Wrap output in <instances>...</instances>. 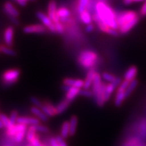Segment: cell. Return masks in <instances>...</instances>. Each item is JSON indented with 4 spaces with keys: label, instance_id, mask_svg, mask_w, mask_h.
Masks as SVG:
<instances>
[{
    "label": "cell",
    "instance_id": "1",
    "mask_svg": "<svg viewBox=\"0 0 146 146\" xmlns=\"http://www.w3.org/2000/svg\"><path fill=\"white\" fill-rule=\"evenodd\" d=\"M93 21H100L110 28L118 31L117 14L114 10L104 1H96L94 5Z\"/></svg>",
    "mask_w": 146,
    "mask_h": 146
},
{
    "label": "cell",
    "instance_id": "2",
    "mask_svg": "<svg viewBox=\"0 0 146 146\" xmlns=\"http://www.w3.org/2000/svg\"><path fill=\"white\" fill-rule=\"evenodd\" d=\"M118 32L120 34H127L137 25L139 21V16L133 10L123 11L117 14Z\"/></svg>",
    "mask_w": 146,
    "mask_h": 146
},
{
    "label": "cell",
    "instance_id": "3",
    "mask_svg": "<svg viewBox=\"0 0 146 146\" xmlns=\"http://www.w3.org/2000/svg\"><path fill=\"white\" fill-rule=\"evenodd\" d=\"M98 60V56L92 50H83L78 56V63L85 69L94 68Z\"/></svg>",
    "mask_w": 146,
    "mask_h": 146
},
{
    "label": "cell",
    "instance_id": "4",
    "mask_svg": "<svg viewBox=\"0 0 146 146\" xmlns=\"http://www.w3.org/2000/svg\"><path fill=\"white\" fill-rule=\"evenodd\" d=\"M21 76V70L18 68H12L5 70L3 73L1 79L3 83L6 86H10L18 81Z\"/></svg>",
    "mask_w": 146,
    "mask_h": 146
},
{
    "label": "cell",
    "instance_id": "5",
    "mask_svg": "<svg viewBox=\"0 0 146 146\" xmlns=\"http://www.w3.org/2000/svg\"><path fill=\"white\" fill-rule=\"evenodd\" d=\"M36 17L39 19V21L41 22L43 25L46 27L47 29H48L50 32L55 33H56V26H55V23L54 21H52L51 18L49 17L48 15L45 14L43 12L39 11V12H36Z\"/></svg>",
    "mask_w": 146,
    "mask_h": 146
},
{
    "label": "cell",
    "instance_id": "6",
    "mask_svg": "<svg viewBox=\"0 0 146 146\" xmlns=\"http://www.w3.org/2000/svg\"><path fill=\"white\" fill-rule=\"evenodd\" d=\"M23 31L26 34H43L47 32V29L41 24H33L25 26Z\"/></svg>",
    "mask_w": 146,
    "mask_h": 146
},
{
    "label": "cell",
    "instance_id": "7",
    "mask_svg": "<svg viewBox=\"0 0 146 146\" xmlns=\"http://www.w3.org/2000/svg\"><path fill=\"white\" fill-rule=\"evenodd\" d=\"M57 2L56 0H51L47 5V15L54 21V23L60 21L57 15Z\"/></svg>",
    "mask_w": 146,
    "mask_h": 146
},
{
    "label": "cell",
    "instance_id": "8",
    "mask_svg": "<svg viewBox=\"0 0 146 146\" xmlns=\"http://www.w3.org/2000/svg\"><path fill=\"white\" fill-rule=\"evenodd\" d=\"M121 82H122L121 78L116 77L114 82L107 84L106 87L105 94H104V100L106 102H108L110 100V98L111 96L112 95L113 92H114V91L115 90V89L119 86L120 84L121 83Z\"/></svg>",
    "mask_w": 146,
    "mask_h": 146
},
{
    "label": "cell",
    "instance_id": "9",
    "mask_svg": "<svg viewBox=\"0 0 146 146\" xmlns=\"http://www.w3.org/2000/svg\"><path fill=\"white\" fill-rule=\"evenodd\" d=\"M3 11L9 18H18L20 15L19 11L10 1H7L3 5Z\"/></svg>",
    "mask_w": 146,
    "mask_h": 146
},
{
    "label": "cell",
    "instance_id": "10",
    "mask_svg": "<svg viewBox=\"0 0 146 146\" xmlns=\"http://www.w3.org/2000/svg\"><path fill=\"white\" fill-rule=\"evenodd\" d=\"M63 89L66 91V99L69 100L70 102H72L76 98L77 96H79L80 91L81 89L77 88V87H68L63 85Z\"/></svg>",
    "mask_w": 146,
    "mask_h": 146
},
{
    "label": "cell",
    "instance_id": "11",
    "mask_svg": "<svg viewBox=\"0 0 146 146\" xmlns=\"http://www.w3.org/2000/svg\"><path fill=\"white\" fill-rule=\"evenodd\" d=\"M14 35V29L13 27L9 26L5 29L3 33V39L5 45L8 47H12L13 45Z\"/></svg>",
    "mask_w": 146,
    "mask_h": 146
},
{
    "label": "cell",
    "instance_id": "12",
    "mask_svg": "<svg viewBox=\"0 0 146 146\" xmlns=\"http://www.w3.org/2000/svg\"><path fill=\"white\" fill-rule=\"evenodd\" d=\"M16 123L22 124L27 126L31 125H39V119L37 118L30 117V116H18Z\"/></svg>",
    "mask_w": 146,
    "mask_h": 146
},
{
    "label": "cell",
    "instance_id": "13",
    "mask_svg": "<svg viewBox=\"0 0 146 146\" xmlns=\"http://www.w3.org/2000/svg\"><path fill=\"white\" fill-rule=\"evenodd\" d=\"M64 85L68 87H77V88L81 89L83 88L84 81L81 79H77V78H66L63 80Z\"/></svg>",
    "mask_w": 146,
    "mask_h": 146
},
{
    "label": "cell",
    "instance_id": "14",
    "mask_svg": "<svg viewBox=\"0 0 146 146\" xmlns=\"http://www.w3.org/2000/svg\"><path fill=\"white\" fill-rule=\"evenodd\" d=\"M16 128H17V133H16L14 139H15L16 141L21 142L25 137V135L27 134V126L25 125H22V124H18L16 125Z\"/></svg>",
    "mask_w": 146,
    "mask_h": 146
},
{
    "label": "cell",
    "instance_id": "15",
    "mask_svg": "<svg viewBox=\"0 0 146 146\" xmlns=\"http://www.w3.org/2000/svg\"><path fill=\"white\" fill-rule=\"evenodd\" d=\"M96 71L95 70L94 68H91L90 70H88L87 73V76L85 79L84 80V85L83 89H89L92 87L93 81H94V75L96 74Z\"/></svg>",
    "mask_w": 146,
    "mask_h": 146
},
{
    "label": "cell",
    "instance_id": "16",
    "mask_svg": "<svg viewBox=\"0 0 146 146\" xmlns=\"http://www.w3.org/2000/svg\"><path fill=\"white\" fill-rule=\"evenodd\" d=\"M103 82L102 81V76L99 72H96L94 75V81L92 84V92L94 94V97L97 94L100 89L101 88Z\"/></svg>",
    "mask_w": 146,
    "mask_h": 146
},
{
    "label": "cell",
    "instance_id": "17",
    "mask_svg": "<svg viewBox=\"0 0 146 146\" xmlns=\"http://www.w3.org/2000/svg\"><path fill=\"white\" fill-rule=\"evenodd\" d=\"M57 15L60 18L61 23H64L69 19L70 16V11L64 6H61L58 8Z\"/></svg>",
    "mask_w": 146,
    "mask_h": 146
},
{
    "label": "cell",
    "instance_id": "18",
    "mask_svg": "<svg viewBox=\"0 0 146 146\" xmlns=\"http://www.w3.org/2000/svg\"><path fill=\"white\" fill-rule=\"evenodd\" d=\"M137 74V68L135 66H132L129 67L126 71L124 74V78L125 81L131 82L135 79Z\"/></svg>",
    "mask_w": 146,
    "mask_h": 146
},
{
    "label": "cell",
    "instance_id": "19",
    "mask_svg": "<svg viewBox=\"0 0 146 146\" xmlns=\"http://www.w3.org/2000/svg\"><path fill=\"white\" fill-rule=\"evenodd\" d=\"M117 91H116V97L114 100V105L116 107H119L122 105L124 100H125V90L120 89V87H117Z\"/></svg>",
    "mask_w": 146,
    "mask_h": 146
},
{
    "label": "cell",
    "instance_id": "20",
    "mask_svg": "<svg viewBox=\"0 0 146 146\" xmlns=\"http://www.w3.org/2000/svg\"><path fill=\"white\" fill-rule=\"evenodd\" d=\"M31 112L33 114L36 118L43 122H46L48 120V116L44 114V112L39 108L33 106L31 108Z\"/></svg>",
    "mask_w": 146,
    "mask_h": 146
},
{
    "label": "cell",
    "instance_id": "21",
    "mask_svg": "<svg viewBox=\"0 0 146 146\" xmlns=\"http://www.w3.org/2000/svg\"><path fill=\"white\" fill-rule=\"evenodd\" d=\"M80 15V19H81V22L85 25H89V24L92 23L93 21V16L91 15V12L87 10H85L81 12Z\"/></svg>",
    "mask_w": 146,
    "mask_h": 146
},
{
    "label": "cell",
    "instance_id": "22",
    "mask_svg": "<svg viewBox=\"0 0 146 146\" xmlns=\"http://www.w3.org/2000/svg\"><path fill=\"white\" fill-rule=\"evenodd\" d=\"M70 102L69 100L65 99L63 101H62L60 104H58L57 106L56 107V112H57V114H61L64 112V111L68 108L70 104Z\"/></svg>",
    "mask_w": 146,
    "mask_h": 146
},
{
    "label": "cell",
    "instance_id": "23",
    "mask_svg": "<svg viewBox=\"0 0 146 146\" xmlns=\"http://www.w3.org/2000/svg\"><path fill=\"white\" fill-rule=\"evenodd\" d=\"M70 136H74L76 131V127L78 125V118L76 116H72L70 118Z\"/></svg>",
    "mask_w": 146,
    "mask_h": 146
},
{
    "label": "cell",
    "instance_id": "24",
    "mask_svg": "<svg viewBox=\"0 0 146 146\" xmlns=\"http://www.w3.org/2000/svg\"><path fill=\"white\" fill-rule=\"evenodd\" d=\"M60 135L64 139L67 138L70 135V123H69V121H65L63 123L61 128Z\"/></svg>",
    "mask_w": 146,
    "mask_h": 146
},
{
    "label": "cell",
    "instance_id": "25",
    "mask_svg": "<svg viewBox=\"0 0 146 146\" xmlns=\"http://www.w3.org/2000/svg\"><path fill=\"white\" fill-rule=\"evenodd\" d=\"M91 0H78L77 2V12L81 14L83 11L87 10V7L90 3Z\"/></svg>",
    "mask_w": 146,
    "mask_h": 146
},
{
    "label": "cell",
    "instance_id": "26",
    "mask_svg": "<svg viewBox=\"0 0 146 146\" xmlns=\"http://www.w3.org/2000/svg\"><path fill=\"white\" fill-rule=\"evenodd\" d=\"M36 129H35V125H31L29 126L28 128V130L27 131V134H26V137L27 141H28L29 143L32 141L33 139L36 137Z\"/></svg>",
    "mask_w": 146,
    "mask_h": 146
},
{
    "label": "cell",
    "instance_id": "27",
    "mask_svg": "<svg viewBox=\"0 0 146 146\" xmlns=\"http://www.w3.org/2000/svg\"><path fill=\"white\" fill-rule=\"evenodd\" d=\"M137 85H138V81L136 79H135L134 81L130 82L129 86H128V87L125 91L126 98H128V97H129V96L132 94V92L135 90V89L137 86Z\"/></svg>",
    "mask_w": 146,
    "mask_h": 146
},
{
    "label": "cell",
    "instance_id": "28",
    "mask_svg": "<svg viewBox=\"0 0 146 146\" xmlns=\"http://www.w3.org/2000/svg\"><path fill=\"white\" fill-rule=\"evenodd\" d=\"M0 51L1 52L3 53V54L8 55L10 56H16V52L14 50H12V48H10V47L5 46V45H1L0 46Z\"/></svg>",
    "mask_w": 146,
    "mask_h": 146
},
{
    "label": "cell",
    "instance_id": "29",
    "mask_svg": "<svg viewBox=\"0 0 146 146\" xmlns=\"http://www.w3.org/2000/svg\"><path fill=\"white\" fill-rule=\"evenodd\" d=\"M141 144V141L138 138L132 137L126 141L123 144V146H139Z\"/></svg>",
    "mask_w": 146,
    "mask_h": 146
},
{
    "label": "cell",
    "instance_id": "30",
    "mask_svg": "<svg viewBox=\"0 0 146 146\" xmlns=\"http://www.w3.org/2000/svg\"><path fill=\"white\" fill-rule=\"evenodd\" d=\"M0 118H1V122H2L3 127L6 129H8L9 127H11L12 125L10 123V118H9L8 116H5L4 114H0Z\"/></svg>",
    "mask_w": 146,
    "mask_h": 146
},
{
    "label": "cell",
    "instance_id": "31",
    "mask_svg": "<svg viewBox=\"0 0 146 146\" xmlns=\"http://www.w3.org/2000/svg\"><path fill=\"white\" fill-rule=\"evenodd\" d=\"M102 77L104 78V81L108 82L109 83L114 82L116 78V77H115L114 75H113V74H110V73H108V72H104L103 74H102Z\"/></svg>",
    "mask_w": 146,
    "mask_h": 146
},
{
    "label": "cell",
    "instance_id": "32",
    "mask_svg": "<svg viewBox=\"0 0 146 146\" xmlns=\"http://www.w3.org/2000/svg\"><path fill=\"white\" fill-rule=\"evenodd\" d=\"M18 118V112L16 110H14L12 111V113H11L10 116L9 117L10 120V123L12 125H16V120H17Z\"/></svg>",
    "mask_w": 146,
    "mask_h": 146
},
{
    "label": "cell",
    "instance_id": "33",
    "mask_svg": "<svg viewBox=\"0 0 146 146\" xmlns=\"http://www.w3.org/2000/svg\"><path fill=\"white\" fill-rule=\"evenodd\" d=\"M30 100L33 104L35 107L39 108H41L43 104V102L40 101V100L38 99V98H36V97H31Z\"/></svg>",
    "mask_w": 146,
    "mask_h": 146
},
{
    "label": "cell",
    "instance_id": "34",
    "mask_svg": "<svg viewBox=\"0 0 146 146\" xmlns=\"http://www.w3.org/2000/svg\"><path fill=\"white\" fill-rule=\"evenodd\" d=\"M55 26H56V33L58 34H63L64 33V27L61 22H58V23H55Z\"/></svg>",
    "mask_w": 146,
    "mask_h": 146
},
{
    "label": "cell",
    "instance_id": "35",
    "mask_svg": "<svg viewBox=\"0 0 146 146\" xmlns=\"http://www.w3.org/2000/svg\"><path fill=\"white\" fill-rule=\"evenodd\" d=\"M79 96H82L85 98H91V97L94 96V94H93L92 91H89V89H83V90L80 91Z\"/></svg>",
    "mask_w": 146,
    "mask_h": 146
},
{
    "label": "cell",
    "instance_id": "36",
    "mask_svg": "<svg viewBox=\"0 0 146 146\" xmlns=\"http://www.w3.org/2000/svg\"><path fill=\"white\" fill-rule=\"evenodd\" d=\"M35 129H36V132L38 131V132L44 133H47L49 132L48 127H47L46 126L37 125H35Z\"/></svg>",
    "mask_w": 146,
    "mask_h": 146
},
{
    "label": "cell",
    "instance_id": "37",
    "mask_svg": "<svg viewBox=\"0 0 146 146\" xmlns=\"http://www.w3.org/2000/svg\"><path fill=\"white\" fill-rule=\"evenodd\" d=\"M56 139H57L59 146H68L67 145V143H66V141H64V139L61 135L56 136Z\"/></svg>",
    "mask_w": 146,
    "mask_h": 146
},
{
    "label": "cell",
    "instance_id": "38",
    "mask_svg": "<svg viewBox=\"0 0 146 146\" xmlns=\"http://www.w3.org/2000/svg\"><path fill=\"white\" fill-rule=\"evenodd\" d=\"M30 143L33 146H41L42 144L41 143V142L39 141V139L37 136L36 135L35 137L30 142Z\"/></svg>",
    "mask_w": 146,
    "mask_h": 146
},
{
    "label": "cell",
    "instance_id": "39",
    "mask_svg": "<svg viewBox=\"0 0 146 146\" xmlns=\"http://www.w3.org/2000/svg\"><path fill=\"white\" fill-rule=\"evenodd\" d=\"M140 15L141 16H146V0L144 1V3L140 9Z\"/></svg>",
    "mask_w": 146,
    "mask_h": 146
},
{
    "label": "cell",
    "instance_id": "40",
    "mask_svg": "<svg viewBox=\"0 0 146 146\" xmlns=\"http://www.w3.org/2000/svg\"><path fill=\"white\" fill-rule=\"evenodd\" d=\"M94 30V25H93L92 23L89 24V25H87L86 26V28H85V31H86L87 33H91Z\"/></svg>",
    "mask_w": 146,
    "mask_h": 146
},
{
    "label": "cell",
    "instance_id": "41",
    "mask_svg": "<svg viewBox=\"0 0 146 146\" xmlns=\"http://www.w3.org/2000/svg\"><path fill=\"white\" fill-rule=\"evenodd\" d=\"M50 145L51 146H59L56 137H52L50 139Z\"/></svg>",
    "mask_w": 146,
    "mask_h": 146
},
{
    "label": "cell",
    "instance_id": "42",
    "mask_svg": "<svg viewBox=\"0 0 146 146\" xmlns=\"http://www.w3.org/2000/svg\"><path fill=\"white\" fill-rule=\"evenodd\" d=\"M15 1L20 5H21V6H25L27 5V2L29 1L28 0H15Z\"/></svg>",
    "mask_w": 146,
    "mask_h": 146
},
{
    "label": "cell",
    "instance_id": "43",
    "mask_svg": "<svg viewBox=\"0 0 146 146\" xmlns=\"http://www.w3.org/2000/svg\"><path fill=\"white\" fill-rule=\"evenodd\" d=\"M10 21L12 22V23H14L15 25H19V21L18 20V18H10Z\"/></svg>",
    "mask_w": 146,
    "mask_h": 146
},
{
    "label": "cell",
    "instance_id": "44",
    "mask_svg": "<svg viewBox=\"0 0 146 146\" xmlns=\"http://www.w3.org/2000/svg\"><path fill=\"white\" fill-rule=\"evenodd\" d=\"M123 3L126 5H129L134 3V0H123Z\"/></svg>",
    "mask_w": 146,
    "mask_h": 146
},
{
    "label": "cell",
    "instance_id": "45",
    "mask_svg": "<svg viewBox=\"0 0 146 146\" xmlns=\"http://www.w3.org/2000/svg\"><path fill=\"white\" fill-rule=\"evenodd\" d=\"M3 127H3V125L2 122H1V118H0V129H3Z\"/></svg>",
    "mask_w": 146,
    "mask_h": 146
},
{
    "label": "cell",
    "instance_id": "46",
    "mask_svg": "<svg viewBox=\"0 0 146 146\" xmlns=\"http://www.w3.org/2000/svg\"><path fill=\"white\" fill-rule=\"evenodd\" d=\"M145 0H134V2H141V1H143Z\"/></svg>",
    "mask_w": 146,
    "mask_h": 146
},
{
    "label": "cell",
    "instance_id": "47",
    "mask_svg": "<svg viewBox=\"0 0 146 146\" xmlns=\"http://www.w3.org/2000/svg\"><path fill=\"white\" fill-rule=\"evenodd\" d=\"M95 2H96V1H106V0H94Z\"/></svg>",
    "mask_w": 146,
    "mask_h": 146
},
{
    "label": "cell",
    "instance_id": "48",
    "mask_svg": "<svg viewBox=\"0 0 146 146\" xmlns=\"http://www.w3.org/2000/svg\"><path fill=\"white\" fill-rule=\"evenodd\" d=\"M28 1H35V0H28Z\"/></svg>",
    "mask_w": 146,
    "mask_h": 146
},
{
    "label": "cell",
    "instance_id": "49",
    "mask_svg": "<svg viewBox=\"0 0 146 146\" xmlns=\"http://www.w3.org/2000/svg\"><path fill=\"white\" fill-rule=\"evenodd\" d=\"M139 146H143V145H142V144H141V145H140Z\"/></svg>",
    "mask_w": 146,
    "mask_h": 146
},
{
    "label": "cell",
    "instance_id": "50",
    "mask_svg": "<svg viewBox=\"0 0 146 146\" xmlns=\"http://www.w3.org/2000/svg\"><path fill=\"white\" fill-rule=\"evenodd\" d=\"M41 146H43V145H41Z\"/></svg>",
    "mask_w": 146,
    "mask_h": 146
},
{
    "label": "cell",
    "instance_id": "51",
    "mask_svg": "<svg viewBox=\"0 0 146 146\" xmlns=\"http://www.w3.org/2000/svg\"><path fill=\"white\" fill-rule=\"evenodd\" d=\"M0 52H1V51H0Z\"/></svg>",
    "mask_w": 146,
    "mask_h": 146
}]
</instances>
